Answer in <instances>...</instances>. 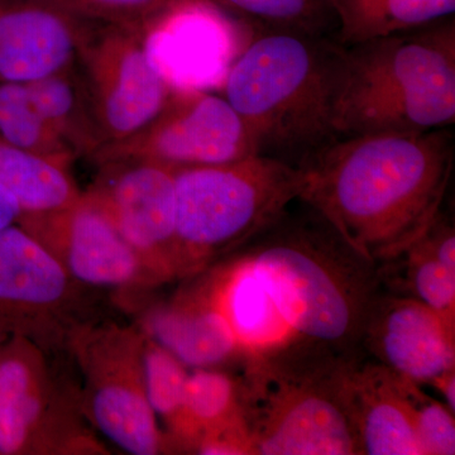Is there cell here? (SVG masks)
<instances>
[{"instance_id": "obj_25", "label": "cell", "mask_w": 455, "mask_h": 455, "mask_svg": "<svg viewBox=\"0 0 455 455\" xmlns=\"http://www.w3.org/2000/svg\"><path fill=\"white\" fill-rule=\"evenodd\" d=\"M0 136L53 163L71 166L75 155L47 124L26 84L0 83Z\"/></svg>"}, {"instance_id": "obj_1", "label": "cell", "mask_w": 455, "mask_h": 455, "mask_svg": "<svg viewBox=\"0 0 455 455\" xmlns=\"http://www.w3.org/2000/svg\"><path fill=\"white\" fill-rule=\"evenodd\" d=\"M454 160L451 127L343 137L299 167L300 199L377 266L405 250L438 217Z\"/></svg>"}, {"instance_id": "obj_31", "label": "cell", "mask_w": 455, "mask_h": 455, "mask_svg": "<svg viewBox=\"0 0 455 455\" xmlns=\"http://www.w3.org/2000/svg\"><path fill=\"white\" fill-rule=\"evenodd\" d=\"M429 386L439 392L445 405L455 412V368L440 374L429 383Z\"/></svg>"}, {"instance_id": "obj_7", "label": "cell", "mask_w": 455, "mask_h": 455, "mask_svg": "<svg viewBox=\"0 0 455 455\" xmlns=\"http://www.w3.org/2000/svg\"><path fill=\"white\" fill-rule=\"evenodd\" d=\"M52 349L22 335L0 344V455L106 453L80 392L51 364Z\"/></svg>"}, {"instance_id": "obj_23", "label": "cell", "mask_w": 455, "mask_h": 455, "mask_svg": "<svg viewBox=\"0 0 455 455\" xmlns=\"http://www.w3.org/2000/svg\"><path fill=\"white\" fill-rule=\"evenodd\" d=\"M145 334V333H143ZM143 372L149 406L163 424L173 451H185V392L188 367L172 353L145 334Z\"/></svg>"}, {"instance_id": "obj_16", "label": "cell", "mask_w": 455, "mask_h": 455, "mask_svg": "<svg viewBox=\"0 0 455 455\" xmlns=\"http://www.w3.org/2000/svg\"><path fill=\"white\" fill-rule=\"evenodd\" d=\"M410 383L362 353L352 359L346 396L362 455H424Z\"/></svg>"}, {"instance_id": "obj_15", "label": "cell", "mask_w": 455, "mask_h": 455, "mask_svg": "<svg viewBox=\"0 0 455 455\" xmlns=\"http://www.w3.org/2000/svg\"><path fill=\"white\" fill-rule=\"evenodd\" d=\"M92 23L51 0H0V83H33L70 65Z\"/></svg>"}, {"instance_id": "obj_21", "label": "cell", "mask_w": 455, "mask_h": 455, "mask_svg": "<svg viewBox=\"0 0 455 455\" xmlns=\"http://www.w3.org/2000/svg\"><path fill=\"white\" fill-rule=\"evenodd\" d=\"M337 18L338 42L352 46L411 31L453 16L455 0H328Z\"/></svg>"}, {"instance_id": "obj_32", "label": "cell", "mask_w": 455, "mask_h": 455, "mask_svg": "<svg viewBox=\"0 0 455 455\" xmlns=\"http://www.w3.org/2000/svg\"><path fill=\"white\" fill-rule=\"evenodd\" d=\"M5 338H7V337H5V335L0 334V344H2V341L4 340Z\"/></svg>"}, {"instance_id": "obj_17", "label": "cell", "mask_w": 455, "mask_h": 455, "mask_svg": "<svg viewBox=\"0 0 455 455\" xmlns=\"http://www.w3.org/2000/svg\"><path fill=\"white\" fill-rule=\"evenodd\" d=\"M166 304L147 314L140 331L188 368H218L242 359L241 348L221 313L208 269Z\"/></svg>"}, {"instance_id": "obj_6", "label": "cell", "mask_w": 455, "mask_h": 455, "mask_svg": "<svg viewBox=\"0 0 455 455\" xmlns=\"http://www.w3.org/2000/svg\"><path fill=\"white\" fill-rule=\"evenodd\" d=\"M302 187L301 169L266 156L175 167L179 278L243 247L300 199Z\"/></svg>"}, {"instance_id": "obj_19", "label": "cell", "mask_w": 455, "mask_h": 455, "mask_svg": "<svg viewBox=\"0 0 455 455\" xmlns=\"http://www.w3.org/2000/svg\"><path fill=\"white\" fill-rule=\"evenodd\" d=\"M230 256L229 260L212 266L209 275L243 362L299 343L252 266L241 254Z\"/></svg>"}, {"instance_id": "obj_10", "label": "cell", "mask_w": 455, "mask_h": 455, "mask_svg": "<svg viewBox=\"0 0 455 455\" xmlns=\"http://www.w3.org/2000/svg\"><path fill=\"white\" fill-rule=\"evenodd\" d=\"M256 155L252 139L224 97L199 89H173L160 113L130 139L104 146L95 164L143 158L172 167L235 163Z\"/></svg>"}, {"instance_id": "obj_8", "label": "cell", "mask_w": 455, "mask_h": 455, "mask_svg": "<svg viewBox=\"0 0 455 455\" xmlns=\"http://www.w3.org/2000/svg\"><path fill=\"white\" fill-rule=\"evenodd\" d=\"M66 343L82 373L80 396L89 424L127 453H175L147 398L143 331L116 323H80Z\"/></svg>"}, {"instance_id": "obj_12", "label": "cell", "mask_w": 455, "mask_h": 455, "mask_svg": "<svg viewBox=\"0 0 455 455\" xmlns=\"http://www.w3.org/2000/svg\"><path fill=\"white\" fill-rule=\"evenodd\" d=\"M80 284L22 227L0 228V334L55 347L75 326Z\"/></svg>"}, {"instance_id": "obj_18", "label": "cell", "mask_w": 455, "mask_h": 455, "mask_svg": "<svg viewBox=\"0 0 455 455\" xmlns=\"http://www.w3.org/2000/svg\"><path fill=\"white\" fill-rule=\"evenodd\" d=\"M376 269L382 290L424 302L455 328V229L444 212Z\"/></svg>"}, {"instance_id": "obj_27", "label": "cell", "mask_w": 455, "mask_h": 455, "mask_svg": "<svg viewBox=\"0 0 455 455\" xmlns=\"http://www.w3.org/2000/svg\"><path fill=\"white\" fill-rule=\"evenodd\" d=\"M74 16L97 23L146 26L182 0H51Z\"/></svg>"}, {"instance_id": "obj_13", "label": "cell", "mask_w": 455, "mask_h": 455, "mask_svg": "<svg viewBox=\"0 0 455 455\" xmlns=\"http://www.w3.org/2000/svg\"><path fill=\"white\" fill-rule=\"evenodd\" d=\"M18 226L46 247L80 286L133 290L157 284L139 253L85 193L61 211L23 214Z\"/></svg>"}, {"instance_id": "obj_20", "label": "cell", "mask_w": 455, "mask_h": 455, "mask_svg": "<svg viewBox=\"0 0 455 455\" xmlns=\"http://www.w3.org/2000/svg\"><path fill=\"white\" fill-rule=\"evenodd\" d=\"M26 85L38 112L75 157L92 160L103 147V140L75 60Z\"/></svg>"}, {"instance_id": "obj_5", "label": "cell", "mask_w": 455, "mask_h": 455, "mask_svg": "<svg viewBox=\"0 0 455 455\" xmlns=\"http://www.w3.org/2000/svg\"><path fill=\"white\" fill-rule=\"evenodd\" d=\"M357 355L293 343L245 359L242 410L253 455H362L346 396Z\"/></svg>"}, {"instance_id": "obj_4", "label": "cell", "mask_w": 455, "mask_h": 455, "mask_svg": "<svg viewBox=\"0 0 455 455\" xmlns=\"http://www.w3.org/2000/svg\"><path fill=\"white\" fill-rule=\"evenodd\" d=\"M454 123L453 20L343 46L338 139L420 133Z\"/></svg>"}, {"instance_id": "obj_24", "label": "cell", "mask_w": 455, "mask_h": 455, "mask_svg": "<svg viewBox=\"0 0 455 455\" xmlns=\"http://www.w3.org/2000/svg\"><path fill=\"white\" fill-rule=\"evenodd\" d=\"M241 415V377L218 368H196L188 372L185 392V451L193 453L194 445L205 431Z\"/></svg>"}, {"instance_id": "obj_2", "label": "cell", "mask_w": 455, "mask_h": 455, "mask_svg": "<svg viewBox=\"0 0 455 455\" xmlns=\"http://www.w3.org/2000/svg\"><path fill=\"white\" fill-rule=\"evenodd\" d=\"M233 253L252 266L296 339L361 353L364 317L382 290L376 266L313 206L296 200Z\"/></svg>"}, {"instance_id": "obj_14", "label": "cell", "mask_w": 455, "mask_h": 455, "mask_svg": "<svg viewBox=\"0 0 455 455\" xmlns=\"http://www.w3.org/2000/svg\"><path fill=\"white\" fill-rule=\"evenodd\" d=\"M359 350L398 376L429 386L455 368V328L424 302L381 290L368 307Z\"/></svg>"}, {"instance_id": "obj_9", "label": "cell", "mask_w": 455, "mask_h": 455, "mask_svg": "<svg viewBox=\"0 0 455 455\" xmlns=\"http://www.w3.org/2000/svg\"><path fill=\"white\" fill-rule=\"evenodd\" d=\"M75 65L103 147L145 128L173 90L149 53L145 26L92 23L80 42Z\"/></svg>"}, {"instance_id": "obj_11", "label": "cell", "mask_w": 455, "mask_h": 455, "mask_svg": "<svg viewBox=\"0 0 455 455\" xmlns=\"http://www.w3.org/2000/svg\"><path fill=\"white\" fill-rule=\"evenodd\" d=\"M98 167L85 196L139 253L156 283L178 280L175 167L143 158Z\"/></svg>"}, {"instance_id": "obj_28", "label": "cell", "mask_w": 455, "mask_h": 455, "mask_svg": "<svg viewBox=\"0 0 455 455\" xmlns=\"http://www.w3.org/2000/svg\"><path fill=\"white\" fill-rule=\"evenodd\" d=\"M410 401L424 455L455 454V412L444 403L434 400L421 390V385L412 381Z\"/></svg>"}, {"instance_id": "obj_29", "label": "cell", "mask_w": 455, "mask_h": 455, "mask_svg": "<svg viewBox=\"0 0 455 455\" xmlns=\"http://www.w3.org/2000/svg\"><path fill=\"white\" fill-rule=\"evenodd\" d=\"M193 453L204 455H253L252 442L243 415L205 431Z\"/></svg>"}, {"instance_id": "obj_22", "label": "cell", "mask_w": 455, "mask_h": 455, "mask_svg": "<svg viewBox=\"0 0 455 455\" xmlns=\"http://www.w3.org/2000/svg\"><path fill=\"white\" fill-rule=\"evenodd\" d=\"M0 185L13 194L23 214L61 211L83 196L70 167L18 148L2 136Z\"/></svg>"}, {"instance_id": "obj_26", "label": "cell", "mask_w": 455, "mask_h": 455, "mask_svg": "<svg viewBox=\"0 0 455 455\" xmlns=\"http://www.w3.org/2000/svg\"><path fill=\"white\" fill-rule=\"evenodd\" d=\"M266 32L328 37L337 18L328 0H206Z\"/></svg>"}, {"instance_id": "obj_3", "label": "cell", "mask_w": 455, "mask_h": 455, "mask_svg": "<svg viewBox=\"0 0 455 455\" xmlns=\"http://www.w3.org/2000/svg\"><path fill=\"white\" fill-rule=\"evenodd\" d=\"M341 70L339 42L266 32L228 71L224 98L244 122L256 155L300 167L338 140Z\"/></svg>"}, {"instance_id": "obj_30", "label": "cell", "mask_w": 455, "mask_h": 455, "mask_svg": "<svg viewBox=\"0 0 455 455\" xmlns=\"http://www.w3.org/2000/svg\"><path fill=\"white\" fill-rule=\"evenodd\" d=\"M23 215V209L13 194L0 185V228L16 226Z\"/></svg>"}]
</instances>
